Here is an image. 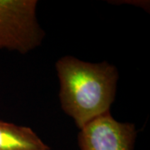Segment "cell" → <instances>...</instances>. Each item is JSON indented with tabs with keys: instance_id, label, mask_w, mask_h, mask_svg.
<instances>
[{
	"instance_id": "3957f363",
	"label": "cell",
	"mask_w": 150,
	"mask_h": 150,
	"mask_svg": "<svg viewBox=\"0 0 150 150\" xmlns=\"http://www.w3.org/2000/svg\"><path fill=\"white\" fill-rule=\"evenodd\" d=\"M137 130L131 123L118 122L108 112L79 129L81 150H134Z\"/></svg>"
},
{
	"instance_id": "6da1fadb",
	"label": "cell",
	"mask_w": 150,
	"mask_h": 150,
	"mask_svg": "<svg viewBox=\"0 0 150 150\" xmlns=\"http://www.w3.org/2000/svg\"><path fill=\"white\" fill-rule=\"evenodd\" d=\"M55 68L61 108L79 129L110 112L118 80L114 65L106 61L89 63L67 55L59 59Z\"/></svg>"
},
{
	"instance_id": "7a4b0ae2",
	"label": "cell",
	"mask_w": 150,
	"mask_h": 150,
	"mask_svg": "<svg viewBox=\"0 0 150 150\" xmlns=\"http://www.w3.org/2000/svg\"><path fill=\"white\" fill-rule=\"evenodd\" d=\"M36 0H0V49L25 54L40 46L44 32Z\"/></svg>"
},
{
	"instance_id": "277c9868",
	"label": "cell",
	"mask_w": 150,
	"mask_h": 150,
	"mask_svg": "<svg viewBox=\"0 0 150 150\" xmlns=\"http://www.w3.org/2000/svg\"><path fill=\"white\" fill-rule=\"evenodd\" d=\"M0 150H50L31 128L0 120Z\"/></svg>"
}]
</instances>
